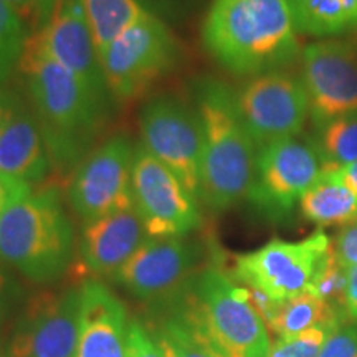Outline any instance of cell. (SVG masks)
<instances>
[{
	"instance_id": "obj_1",
	"label": "cell",
	"mask_w": 357,
	"mask_h": 357,
	"mask_svg": "<svg viewBox=\"0 0 357 357\" xmlns=\"http://www.w3.org/2000/svg\"><path fill=\"white\" fill-rule=\"evenodd\" d=\"M20 68L53 166L63 171L77 167L89 154L108 118L109 105L53 60L33 38L29 40Z\"/></svg>"
},
{
	"instance_id": "obj_2",
	"label": "cell",
	"mask_w": 357,
	"mask_h": 357,
	"mask_svg": "<svg viewBox=\"0 0 357 357\" xmlns=\"http://www.w3.org/2000/svg\"><path fill=\"white\" fill-rule=\"evenodd\" d=\"M202 42L223 68L236 75L270 73L300 55L288 0H212Z\"/></svg>"
},
{
	"instance_id": "obj_3",
	"label": "cell",
	"mask_w": 357,
	"mask_h": 357,
	"mask_svg": "<svg viewBox=\"0 0 357 357\" xmlns=\"http://www.w3.org/2000/svg\"><path fill=\"white\" fill-rule=\"evenodd\" d=\"M153 307L177 316L215 357L270 356V334L250 303L248 288L235 284L220 268H202L181 293Z\"/></svg>"
},
{
	"instance_id": "obj_4",
	"label": "cell",
	"mask_w": 357,
	"mask_h": 357,
	"mask_svg": "<svg viewBox=\"0 0 357 357\" xmlns=\"http://www.w3.org/2000/svg\"><path fill=\"white\" fill-rule=\"evenodd\" d=\"M192 93L202 126L200 200L213 212L229 211L247 199L257 146L240 116L235 93L225 83L202 78Z\"/></svg>"
},
{
	"instance_id": "obj_5",
	"label": "cell",
	"mask_w": 357,
	"mask_h": 357,
	"mask_svg": "<svg viewBox=\"0 0 357 357\" xmlns=\"http://www.w3.org/2000/svg\"><path fill=\"white\" fill-rule=\"evenodd\" d=\"M75 234L56 187L32 190L0 217V261L35 283L65 275Z\"/></svg>"
},
{
	"instance_id": "obj_6",
	"label": "cell",
	"mask_w": 357,
	"mask_h": 357,
	"mask_svg": "<svg viewBox=\"0 0 357 357\" xmlns=\"http://www.w3.org/2000/svg\"><path fill=\"white\" fill-rule=\"evenodd\" d=\"M100 60L111 96L132 100L176 68L181 43L171 26L149 15L119 35Z\"/></svg>"
},
{
	"instance_id": "obj_7",
	"label": "cell",
	"mask_w": 357,
	"mask_h": 357,
	"mask_svg": "<svg viewBox=\"0 0 357 357\" xmlns=\"http://www.w3.org/2000/svg\"><path fill=\"white\" fill-rule=\"evenodd\" d=\"M139 131L141 146L200 200L202 126L195 106L172 95L151 98L141 109Z\"/></svg>"
},
{
	"instance_id": "obj_8",
	"label": "cell",
	"mask_w": 357,
	"mask_h": 357,
	"mask_svg": "<svg viewBox=\"0 0 357 357\" xmlns=\"http://www.w3.org/2000/svg\"><path fill=\"white\" fill-rule=\"evenodd\" d=\"M321 171L314 142L289 137L258 147L247 199L270 220H283L311 189Z\"/></svg>"
},
{
	"instance_id": "obj_9",
	"label": "cell",
	"mask_w": 357,
	"mask_h": 357,
	"mask_svg": "<svg viewBox=\"0 0 357 357\" xmlns=\"http://www.w3.org/2000/svg\"><path fill=\"white\" fill-rule=\"evenodd\" d=\"M329 248L331 240L323 230L300 242L275 238L255 252L236 255L234 275L243 287L284 301L306 291Z\"/></svg>"
},
{
	"instance_id": "obj_10",
	"label": "cell",
	"mask_w": 357,
	"mask_h": 357,
	"mask_svg": "<svg viewBox=\"0 0 357 357\" xmlns=\"http://www.w3.org/2000/svg\"><path fill=\"white\" fill-rule=\"evenodd\" d=\"M136 147L113 136L93 149L71 174L66 197L84 222L132 207V164Z\"/></svg>"
},
{
	"instance_id": "obj_11",
	"label": "cell",
	"mask_w": 357,
	"mask_h": 357,
	"mask_svg": "<svg viewBox=\"0 0 357 357\" xmlns=\"http://www.w3.org/2000/svg\"><path fill=\"white\" fill-rule=\"evenodd\" d=\"M235 96L240 116L257 149L298 137L310 116L303 79L280 70L257 75Z\"/></svg>"
},
{
	"instance_id": "obj_12",
	"label": "cell",
	"mask_w": 357,
	"mask_h": 357,
	"mask_svg": "<svg viewBox=\"0 0 357 357\" xmlns=\"http://www.w3.org/2000/svg\"><path fill=\"white\" fill-rule=\"evenodd\" d=\"M202 261V247L185 236H147L137 252L113 275V281L151 306L185 288Z\"/></svg>"
},
{
	"instance_id": "obj_13",
	"label": "cell",
	"mask_w": 357,
	"mask_h": 357,
	"mask_svg": "<svg viewBox=\"0 0 357 357\" xmlns=\"http://www.w3.org/2000/svg\"><path fill=\"white\" fill-rule=\"evenodd\" d=\"M132 202L147 236H185L202 222L199 200L142 146H137L134 154Z\"/></svg>"
},
{
	"instance_id": "obj_14",
	"label": "cell",
	"mask_w": 357,
	"mask_h": 357,
	"mask_svg": "<svg viewBox=\"0 0 357 357\" xmlns=\"http://www.w3.org/2000/svg\"><path fill=\"white\" fill-rule=\"evenodd\" d=\"M82 288L42 293L26 303L8 337L10 357H77Z\"/></svg>"
},
{
	"instance_id": "obj_15",
	"label": "cell",
	"mask_w": 357,
	"mask_h": 357,
	"mask_svg": "<svg viewBox=\"0 0 357 357\" xmlns=\"http://www.w3.org/2000/svg\"><path fill=\"white\" fill-rule=\"evenodd\" d=\"M303 84L316 131L357 113V45L342 40L310 43L301 53Z\"/></svg>"
},
{
	"instance_id": "obj_16",
	"label": "cell",
	"mask_w": 357,
	"mask_h": 357,
	"mask_svg": "<svg viewBox=\"0 0 357 357\" xmlns=\"http://www.w3.org/2000/svg\"><path fill=\"white\" fill-rule=\"evenodd\" d=\"M33 40L53 60L82 79L102 102L109 105L111 93L82 0H58L50 19Z\"/></svg>"
},
{
	"instance_id": "obj_17",
	"label": "cell",
	"mask_w": 357,
	"mask_h": 357,
	"mask_svg": "<svg viewBox=\"0 0 357 357\" xmlns=\"http://www.w3.org/2000/svg\"><path fill=\"white\" fill-rule=\"evenodd\" d=\"M53 166L32 106L15 93L0 89V172L33 185Z\"/></svg>"
},
{
	"instance_id": "obj_18",
	"label": "cell",
	"mask_w": 357,
	"mask_h": 357,
	"mask_svg": "<svg viewBox=\"0 0 357 357\" xmlns=\"http://www.w3.org/2000/svg\"><path fill=\"white\" fill-rule=\"evenodd\" d=\"M146 238L144 222L132 205L84 222L79 238V257L91 273L113 278Z\"/></svg>"
},
{
	"instance_id": "obj_19",
	"label": "cell",
	"mask_w": 357,
	"mask_h": 357,
	"mask_svg": "<svg viewBox=\"0 0 357 357\" xmlns=\"http://www.w3.org/2000/svg\"><path fill=\"white\" fill-rule=\"evenodd\" d=\"M82 318L77 357H128V312L100 281L82 284Z\"/></svg>"
},
{
	"instance_id": "obj_20",
	"label": "cell",
	"mask_w": 357,
	"mask_h": 357,
	"mask_svg": "<svg viewBox=\"0 0 357 357\" xmlns=\"http://www.w3.org/2000/svg\"><path fill=\"white\" fill-rule=\"evenodd\" d=\"M300 211L306 220L319 227L351 225L357 222V194L337 171H321L300 200Z\"/></svg>"
},
{
	"instance_id": "obj_21",
	"label": "cell",
	"mask_w": 357,
	"mask_h": 357,
	"mask_svg": "<svg viewBox=\"0 0 357 357\" xmlns=\"http://www.w3.org/2000/svg\"><path fill=\"white\" fill-rule=\"evenodd\" d=\"M298 33L337 37L357 30V0H288Z\"/></svg>"
},
{
	"instance_id": "obj_22",
	"label": "cell",
	"mask_w": 357,
	"mask_h": 357,
	"mask_svg": "<svg viewBox=\"0 0 357 357\" xmlns=\"http://www.w3.org/2000/svg\"><path fill=\"white\" fill-rule=\"evenodd\" d=\"M346 312L331 303L321 300L311 291H303L296 296L280 301L278 311L271 324V331L278 337L296 336L323 324L344 323Z\"/></svg>"
},
{
	"instance_id": "obj_23",
	"label": "cell",
	"mask_w": 357,
	"mask_h": 357,
	"mask_svg": "<svg viewBox=\"0 0 357 357\" xmlns=\"http://www.w3.org/2000/svg\"><path fill=\"white\" fill-rule=\"evenodd\" d=\"M82 3L100 56L119 35L149 17L136 0H82Z\"/></svg>"
},
{
	"instance_id": "obj_24",
	"label": "cell",
	"mask_w": 357,
	"mask_h": 357,
	"mask_svg": "<svg viewBox=\"0 0 357 357\" xmlns=\"http://www.w3.org/2000/svg\"><path fill=\"white\" fill-rule=\"evenodd\" d=\"M318 134L314 146L323 171H341L357 162V113L334 119Z\"/></svg>"
},
{
	"instance_id": "obj_25",
	"label": "cell",
	"mask_w": 357,
	"mask_h": 357,
	"mask_svg": "<svg viewBox=\"0 0 357 357\" xmlns=\"http://www.w3.org/2000/svg\"><path fill=\"white\" fill-rule=\"evenodd\" d=\"M29 40L22 13L0 0V89H3L7 79L20 66Z\"/></svg>"
},
{
	"instance_id": "obj_26",
	"label": "cell",
	"mask_w": 357,
	"mask_h": 357,
	"mask_svg": "<svg viewBox=\"0 0 357 357\" xmlns=\"http://www.w3.org/2000/svg\"><path fill=\"white\" fill-rule=\"evenodd\" d=\"M155 324L149 333L158 342L166 357H215L192 336L182 321L171 311L162 307H153Z\"/></svg>"
},
{
	"instance_id": "obj_27",
	"label": "cell",
	"mask_w": 357,
	"mask_h": 357,
	"mask_svg": "<svg viewBox=\"0 0 357 357\" xmlns=\"http://www.w3.org/2000/svg\"><path fill=\"white\" fill-rule=\"evenodd\" d=\"M347 287V270L337 260L334 253L333 243L323 260H321L318 271L306 291H311L321 300L344 310V294Z\"/></svg>"
},
{
	"instance_id": "obj_28",
	"label": "cell",
	"mask_w": 357,
	"mask_h": 357,
	"mask_svg": "<svg viewBox=\"0 0 357 357\" xmlns=\"http://www.w3.org/2000/svg\"><path fill=\"white\" fill-rule=\"evenodd\" d=\"M344 324V323H341ZM341 324H323L289 337H278L268 357H318L326 339Z\"/></svg>"
},
{
	"instance_id": "obj_29",
	"label": "cell",
	"mask_w": 357,
	"mask_h": 357,
	"mask_svg": "<svg viewBox=\"0 0 357 357\" xmlns=\"http://www.w3.org/2000/svg\"><path fill=\"white\" fill-rule=\"evenodd\" d=\"M149 15L162 20L171 26L182 24L187 17L197 10L200 0H136Z\"/></svg>"
},
{
	"instance_id": "obj_30",
	"label": "cell",
	"mask_w": 357,
	"mask_h": 357,
	"mask_svg": "<svg viewBox=\"0 0 357 357\" xmlns=\"http://www.w3.org/2000/svg\"><path fill=\"white\" fill-rule=\"evenodd\" d=\"M318 357H357V323L337 326Z\"/></svg>"
},
{
	"instance_id": "obj_31",
	"label": "cell",
	"mask_w": 357,
	"mask_h": 357,
	"mask_svg": "<svg viewBox=\"0 0 357 357\" xmlns=\"http://www.w3.org/2000/svg\"><path fill=\"white\" fill-rule=\"evenodd\" d=\"M128 357H166L144 324L131 319L128 326Z\"/></svg>"
},
{
	"instance_id": "obj_32",
	"label": "cell",
	"mask_w": 357,
	"mask_h": 357,
	"mask_svg": "<svg viewBox=\"0 0 357 357\" xmlns=\"http://www.w3.org/2000/svg\"><path fill=\"white\" fill-rule=\"evenodd\" d=\"M333 248L339 263L346 270L357 265V222L342 227V230L336 235Z\"/></svg>"
},
{
	"instance_id": "obj_33",
	"label": "cell",
	"mask_w": 357,
	"mask_h": 357,
	"mask_svg": "<svg viewBox=\"0 0 357 357\" xmlns=\"http://www.w3.org/2000/svg\"><path fill=\"white\" fill-rule=\"evenodd\" d=\"M29 192H32V185L0 172V217H2L7 208L12 207L17 200L25 197Z\"/></svg>"
},
{
	"instance_id": "obj_34",
	"label": "cell",
	"mask_w": 357,
	"mask_h": 357,
	"mask_svg": "<svg viewBox=\"0 0 357 357\" xmlns=\"http://www.w3.org/2000/svg\"><path fill=\"white\" fill-rule=\"evenodd\" d=\"M3 2L10 3L20 13L29 12L32 15H37L38 22L43 26L50 19L53 10H55L58 0H3Z\"/></svg>"
},
{
	"instance_id": "obj_35",
	"label": "cell",
	"mask_w": 357,
	"mask_h": 357,
	"mask_svg": "<svg viewBox=\"0 0 357 357\" xmlns=\"http://www.w3.org/2000/svg\"><path fill=\"white\" fill-rule=\"evenodd\" d=\"M13 293H15V289L10 284V278L0 266V346H2L3 336H6V324L13 301Z\"/></svg>"
},
{
	"instance_id": "obj_36",
	"label": "cell",
	"mask_w": 357,
	"mask_h": 357,
	"mask_svg": "<svg viewBox=\"0 0 357 357\" xmlns=\"http://www.w3.org/2000/svg\"><path fill=\"white\" fill-rule=\"evenodd\" d=\"M346 318L357 323V265L347 268V287L344 294Z\"/></svg>"
},
{
	"instance_id": "obj_37",
	"label": "cell",
	"mask_w": 357,
	"mask_h": 357,
	"mask_svg": "<svg viewBox=\"0 0 357 357\" xmlns=\"http://www.w3.org/2000/svg\"><path fill=\"white\" fill-rule=\"evenodd\" d=\"M337 172H339V176L342 177V181H344L346 184L349 185L351 189L357 194V162L351 164V166L341 169V171H337Z\"/></svg>"
},
{
	"instance_id": "obj_38",
	"label": "cell",
	"mask_w": 357,
	"mask_h": 357,
	"mask_svg": "<svg viewBox=\"0 0 357 357\" xmlns=\"http://www.w3.org/2000/svg\"><path fill=\"white\" fill-rule=\"evenodd\" d=\"M0 357H10V356H0Z\"/></svg>"
}]
</instances>
